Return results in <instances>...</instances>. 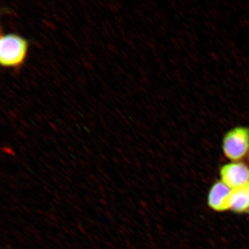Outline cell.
<instances>
[{"instance_id": "cell-1", "label": "cell", "mask_w": 249, "mask_h": 249, "mask_svg": "<svg viewBox=\"0 0 249 249\" xmlns=\"http://www.w3.org/2000/svg\"><path fill=\"white\" fill-rule=\"evenodd\" d=\"M29 45L23 37L16 34H1L0 64L9 68H19L26 61Z\"/></svg>"}, {"instance_id": "cell-5", "label": "cell", "mask_w": 249, "mask_h": 249, "mask_svg": "<svg viewBox=\"0 0 249 249\" xmlns=\"http://www.w3.org/2000/svg\"><path fill=\"white\" fill-rule=\"evenodd\" d=\"M230 210L236 213L249 210V191L247 187L232 190L230 198Z\"/></svg>"}, {"instance_id": "cell-6", "label": "cell", "mask_w": 249, "mask_h": 249, "mask_svg": "<svg viewBox=\"0 0 249 249\" xmlns=\"http://www.w3.org/2000/svg\"><path fill=\"white\" fill-rule=\"evenodd\" d=\"M247 188L249 190V183H248V185H247Z\"/></svg>"}, {"instance_id": "cell-4", "label": "cell", "mask_w": 249, "mask_h": 249, "mask_svg": "<svg viewBox=\"0 0 249 249\" xmlns=\"http://www.w3.org/2000/svg\"><path fill=\"white\" fill-rule=\"evenodd\" d=\"M232 190L223 182H217L212 187L208 203L212 209L218 212L230 210V198Z\"/></svg>"}, {"instance_id": "cell-3", "label": "cell", "mask_w": 249, "mask_h": 249, "mask_svg": "<svg viewBox=\"0 0 249 249\" xmlns=\"http://www.w3.org/2000/svg\"><path fill=\"white\" fill-rule=\"evenodd\" d=\"M223 182L231 190L244 188L249 183V168L239 161L227 164L220 170Z\"/></svg>"}, {"instance_id": "cell-2", "label": "cell", "mask_w": 249, "mask_h": 249, "mask_svg": "<svg viewBox=\"0 0 249 249\" xmlns=\"http://www.w3.org/2000/svg\"><path fill=\"white\" fill-rule=\"evenodd\" d=\"M223 149L230 160H242L249 150V127L238 126L229 130L223 139Z\"/></svg>"}]
</instances>
